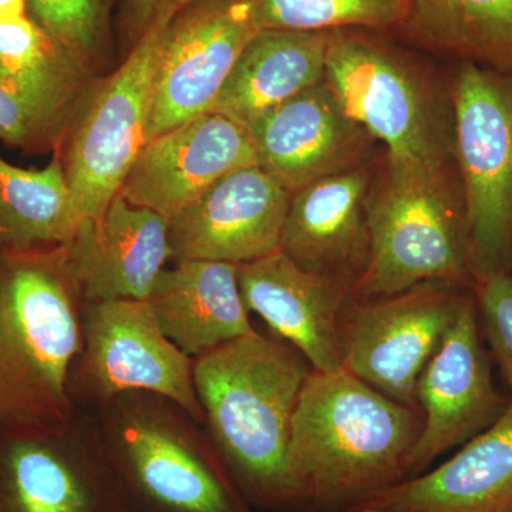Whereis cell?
I'll use <instances>...</instances> for the list:
<instances>
[{
    "mask_svg": "<svg viewBox=\"0 0 512 512\" xmlns=\"http://www.w3.org/2000/svg\"><path fill=\"white\" fill-rule=\"evenodd\" d=\"M421 429L417 407L390 399L345 367L312 369L293 412L288 450L302 501L345 511L399 483Z\"/></svg>",
    "mask_w": 512,
    "mask_h": 512,
    "instance_id": "cell-1",
    "label": "cell"
},
{
    "mask_svg": "<svg viewBox=\"0 0 512 512\" xmlns=\"http://www.w3.org/2000/svg\"><path fill=\"white\" fill-rule=\"evenodd\" d=\"M312 367L259 333L198 356L195 392L242 494L266 507L301 503L289 463L291 423Z\"/></svg>",
    "mask_w": 512,
    "mask_h": 512,
    "instance_id": "cell-2",
    "label": "cell"
},
{
    "mask_svg": "<svg viewBox=\"0 0 512 512\" xmlns=\"http://www.w3.org/2000/svg\"><path fill=\"white\" fill-rule=\"evenodd\" d=\"M62 247L0 254V426L52 430L67 419L82 332Z\"/></svg>",
    "mask_w": 512,
    "mask_h": 512,
    "instance_id": "cell-3",
    "label": "cell"
},
{
    "mask_svg": "<svg viewBox=\"0 0 512 512\" xmlns=\"http://www.w3.org/2000/svg\"><path fill=\"white\" fill-rule=\"evenodd\" d=\"M369 259L349 298L396 295L427 282L474 289L463 187L447 161L387 156L367 200Z\"/></svg>",
    "mask_w": 512,
    "mask_h": 512,
    "instance_id": "cell-4",
    "label": "cell"
},
{
    "mask_svg": "<svg viewBox=\"0 0 512 512\" xmlns=\"http://www.w3.org/2000/svg\"><path fill=\"white\" fill-rule=\"evenodd\" d=\"M173 18L154 23L119 69L93 87L59 150L77 225L106 210L148 143L158 63Z\"/></svg>",
    "mask_w": 512,
    "mask_h": 512,
    "instance_id": "cell-5",
    "label": "cell"
},
{
    "mask_svg": "<svg viewBox=\"0 0 512 512\" xmlns=\"http://www.w3.org/2000/svg\"><path fill=\"white\" fill-rule=\"evenodd\" d=\"M451 97L476 285L512 274V76L463 63Z\"/></svg>",
    "mask_w": 512,
    "mask_h": 512,
    "instance_id": "cell-6",
    "label": "cell"
},
{
    "mask_svg": "<svg viewBox=\"0 0 512 512\" xmlns=\"http://www.w3.org/2000/svg\"><path fill=\"white\" fill-rule=\"evenodd\" d=\"M467 292L427 282L384 298H348L339 316L342 366L390 399L417 407L421 372Z\"/></svg>",
    "mask_w": 512,
    "mask_h": 512,
    "instance_id": "cell-7",
    "label": "cell"
},
{
    "mask_svg": "<svg viewBox=\"0 0 512 512\" xmlns=\"http://www.w3.org/2000/svg\"><path fill=\"white\" fill-rule=\"evenodd\" d=\"M325 82L350 120L387 147V156L447 161L426 93L392 53L360 37L330 36Z\"/></svg>",
    "mask_w": 512,
    "mask_h": 512,
    "instance_id": "cell-8",
    "label": "cell"
},
{
    "mask_svg": "<svg viewBox=\"0 0 512 512\" xmlns=\"http://www.w3.org/2000/svg\"><path fill=\"white\" fill-rule=\"evenodd\" d=\"M480 330L470 291L417 382L423 429L407 456L403 480L419 476L441 454L488 429L507 407L495 387Z\"/></svg>",
    "mask_w": 512,
    "mask_h": 512,
    "instance_id": "cell-9",
    "label": "cell"
},
{
    "mask_svg": "<svg viewBox=\"0 0 512 512\" xmlns=\"http://www.w3.org/2000/svg\"><path fill=\"white\" fill-rule=\"evenodd\" d=\"M256 32L239 0H194L175 13L158 63L148 141L210 113Z\"/></svg>",
    "mask_w": 512,
    "mask_h": 512,
    "instance_id": "cell-10",
    "label": "cell"
},
{
    "mask_svg": "<svg viewBox=\"0 0 512 512\" xmlns=\"http://www.w3.org/2000/svg\"><path fill=\"white\" fill-rule=\"evenodd\" d=\"M292 195L258 164L238 168L168 220L178 261L241 265L281 247Z\"/></svg>",
    "mask_w": 512,
    "mask_h": 512,
    "instance_id": "cell-11",
    "label": "cell"
},
{
    "mask_svg": "<svg viewBox=\"0 0 512 512\" xmlns=\"http://www.w3.org/2000/svg\"><path fill=\"white\" fill-rule=\"evenodd\" d=\"M255 164L247 128L210 111L151 138L119 194L171 220L225 175Z\"/></svg>",
    "mask_w": 512,
    "mask_h": 512,
    "instance_id": "cell-12",
    "label": "cell"
},
{
    "mask_svg": "<svg viewBox=\"0 0 512 512\" xmlns=\"http://www.w3.org/2000/svg\"><path fill=\"white\" fill-rule=\"evenodd\" d=\"M258 165L289 194L359 167L369 134L322 82L249 121Z\"/></svg>",
    "mask_w": 512,
    "mask_h": 512,
    "instance_id": "cell-13",
    "label": "cell"
},
{
    "mask_svg": "<svg viewBox=\"0 0 512 512\" xmlns=\"http://www.w3.org/2000/svg\"><path fill=\"white\" fill-rule=\"evenodd\" d=\"M84 335L87 365L101 392L146 390L200 416L190 356L165 336L148 301L93 302Z\"/></svg>",
    "mask_w": 512,
    "mask_h": 512,
    "instance_id": "cell-14",
    "label": "cell"
},
{
    "mask_svg": "<svg viewBox=\"0 0 512 512\" xmlns=\"http://www.w3.org/2000/svg\"><path fill=\"white\" fill-rule=\"evenodd\" d=\"M116 467L120 504L126 495L133 512H251L217 464L154 421L127 427Z\"/></svg>",
    "mask_w": 512,
    "mask_h": 512,
    "instance_id": "cell-15",
    "label": "cell"
},
{
    "mask_svg": "<svg viewBox=\"0 0 512 512\" xmlns=\"http://www.w3.org/2000/svg\"><path fill=\"white\" fill-rule=\"evenodd\" d=\"M62 249L74 285L92 302L147 301L173 256L167 218L120 194L99 217L80 222Z\"/></svg>",
    "mask_w": 512,
    "mask_h": 512,
    "instance_id": "cell-16",
    "label": "cell"
},
{
    "mask_svg": "<svg viewBox=\"0 0 512 512\" xmlns=\"http://www.w3.org/2000/svg\"><path fill=\"white\" fill-rule=\"evenodd\" d=\"M370 188L372 174L359 165L292 194L279 249L352 292L369 259Z\"/></svg>",
    "mask_w": 512,
    "mask_h": 512,
    "instance_id": "cell-17",
    "label": "cell"
},
{
    "mask_svg": "<svg viewBox=\"0 0 512 512\" xmlns=\"http://www.w3.org/2000/svg\"><path fill=\"white\" fill-rule=\"evenodd\" d=\"M238 285L247 311L291 342L313 370L342 367L339 316L348 289L306 271L281 249L238 265Z\"/></svg>",
    "mask_w": 512,
    "mask_h": 512,
    "instance_id": "cell-18",
    "label": "cell"
},
{
    "mask_svg": "<svg viewBox=\"0 0 512 512\" xmlns=\"http://www.w3.org/2000/svg\"><path fill=\"white\" fill-rule=\"evenodd\" d=\"M512 400L446 463L367 495L343 512H511Z\"/></svg>",
    "mask_w": 512,
    "mask_h": 512,
    "instance_id": "cell-19",
    "label": "cell"
},
{
    "mask_svg": "<svg viewBox=\"0 0 512 512\" xmlns=\"http://www.w3.org/2000/svg\"><path fill=\"white\" fill-rule=\"evenodd\" d=\"M49 431L0 426V512H123L110 471Z\"/></svg>",
    "mask_w": 512,
    "mask_h": 512,
    "instance_id": "cell-20",
    "label": "cell"
},
{
    "mask_svg": "<svg viewBox=\"0 0 512 512\" xmlns=\"http://www.w3.org/2000/svg\"><path fill=\"white\" fill-rule=\"evenodd\" d=\"M148 303L161 330L188 356L254 335L238 285V265L178 261L158 276Z\"/></svg>",
    "mask_w": 512,
    "mask_h": 512,
    "instance_id": "cell-21",
    "label": "cell"
},
{
    "mask_svg": "<svg viewBox=\"0 0 512 512\" xmlns=\"http://www.w3.org/2000/svg\"><path fill=\"white\" fill-rule=\"evenodd\" d=\"M332 32L258 30L222 87L212 113L239 126L325 82Z\"/></svg>",
    "mask_w": 512,
    "mask_h": 512,
    "instance_id": "cell-22",
    "label": "cell"
},
{
    "mask_svg": "<svg viewBox=\"0 0 512 512\" xmlns=\"http://www.w3.org/2000/svg\"><path fill=\"white\" fill-rule=\"evenodd\" d=\"M90 74L63 56L37 72L0 77V141L29 154L59 151L92 93Z\"/></svg>",
    "mask_w": 512,
    "mask_h": 512,
    "instance_id": "cell-23",
    "label": "cell"
},
{
    "mask_svg": "<svg viewBox=\"0 0 512 512\" xmlns=\"http://www.w3.org/2000/svg\"><path fill=\"white\" fill-rule=\"evenodd\" d=\"M77 227L60 151L39 170L0 157V254L62 247Z\"/></svg>",
    "mask_w": 512,
    "mask_h": 512,
    "instance_id": "cell-24",
    "label": "cell"
},
{
    "mask_svg": "<svg viewBox=\"0 0 512 512\" xmlns=\"http://www.w3.org/2000/svg\"><path fill=\"white\" fill-rule=\"evenodd\" d=\"M406 25L464 63L512 76V0H410Z\"/></svg>",
    "mask_w": 512,
    "mask_h": 512,
    "instance_id": "cell-25",
    "label": "cell"
},
{
    "mask_svg": "<svg viewBox=\"0 0 512 512\" xmlns=\"http://www.w3.org/2000/svg\"><path fill=\"white\" fill-rule=\"evenodd\" d=\"M256 30L332 32L406 23L410 0H239Z\"/></svg>",
    "mask_w": 512,
    "mask_h": 512,
    "instance_id": "cell-26",
    "label": "cell"
},
{
    "mask_svg": "<svg viewBox=\"0 0 512 512\" xmlns=\"http://www.w3.org/2000/svg\"><path fill=\"white\" fill-rule=\"evenodd\" d=\"M114 0H28V15L66 55L92 70L106 53Z\"/></svg>",
    "mask_w": 512,
    "mask_h": 512,
    "instance_id": "cell-27",
    "label": "cell"
},
{
    "mask_svg": "<svg viewBox=\"0 0 512 512\" xmlns=\"http://www.w3.org/2000/svg\"><path fill=\"white\" fill-rule=\"evenodd\" d=\"M480 325L512 392V274L498 272L474 285Z\"/></svg>",
    "mask_w": 512,
    "mask_h": 512,
    "instance_id": "cell-28",
    "label": "cell"
},
{
    "mask_svg": "<svg viewBox=\"0 0 512 512\" xmlns=\"http://www.w3.org/2000/svg\"><path fill=\"white\" fill-rule=\"evenodd\" d=\"M66 53L29 15L0 22V77L45 69Z\"/></svg>",
    "mask_w": 512,
    "mask_h": 512,
    "instance_id": "cell-29",
    "label": "cell"
},
{
    "mask_svg": "<svg viewBox=\"0 0 512 512\" xmlns=\"http://www.w3.org/2000/svg\"><path fill=\"white\" fill-rule=\"evenodd\" d=\"M194 0H126L123 28L127 39L136 43L154 23L164 16H174Z\"/></svg>",
    "mask_w": 512,
    "mask_h": 512,
    "instance_id": "cell-30",
    "label": "cell"
},
{
    "mask_svg": "<svg viewBox=\"0 0 512 512\" xmlns=\"http://www.w3.org/2000/svg\"><path fill=\"white\" fill-rule=\"evenodd\" d=\"M28 15V0H0V22Z\"/></svg>",
    "mask_w": 512,
    "mask_h": 512,
    "instance_id": "cell-31",
    "label": "cell"
},
{
    "mask_svg": "<svg viewBox=\"0 0 512 512\" xmlns=\"http://www.w3.org/2000/svg\"><path fill=\"white\" fill-rule=\"evenodd\" d=\"M512 512V511H511Z\"/></svg>",
    "mask_w": 512,
    "mask_h": 512,
    "instance_id": "cell-32",
    "label": "cell"
}]
</instances>
